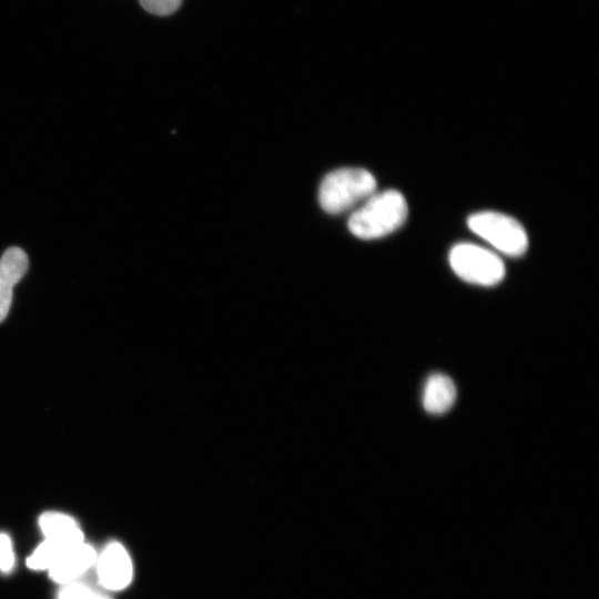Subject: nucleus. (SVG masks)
<instances>
[{"instance_id":"6","label":"nucleus","mask_w":599,"mask_h":599,"mask_svg":"<svg viewBox=\"0 0 599 599\" xmlns=\"http://www.w3.org/2000/svg\"><path fill=\"white\" fill-rule=\"evenodd\" d=\"M29 261L20 247H9L0 258V323L7 317L13 286L28 270Z\"/></svg>"},{"instance_id":"8","label":"nucleus","mask_w":599,"mask_h":599,"mask_svg":"<svg viewBox=\"0 0 599 599\" xmlns=\"http://www.w3.org/2000/svg\"><path fill=\"white\" fill-rule=\"evenodd\" d=\"M97 556V550L83 541L53 565L48 570V575L51 580L60 585L78 580L94 567Z\"/></svg>"},{"instance_id":"12","label":"nucleus","mask_w":599,"mask_h":599,"mask_svg":"<svg viewBox=\"0 0 599 599\" xmlns=\"http://www.w3.org/2000/svg\"><path fill=\"white\" fill-rule=\"evenodd\" d=\"M183 0H139L142 8L149 13L165 17L174 13Z\"/></svg>"},{"instance_id":"5","label":"nucleus","mask_w":599,"mask_h":599,"mask_svg":"<svg viewBox=\"0 0 599 599\" xmlns=\"http://www.w3.org/2000/svg\"><path fill=\"white\" fill-rule=\"evenodd\" d=\"M94 567L99 583L105 590H123L132 581V559L125 547L119 541H110L98 554Z\"/></svg>"},{"instance_id":"1","label":"nucleus","mask_w":599,"mask_h":599,"mask_svg":"<svg viewBox=\"0 0 599 599\" xmlns=\"http://www.w3.org/2000/svg\"><path fill=\"white\" fill-rule=\"evenodd\" d=\"M408 206L396 190L374 193L348 219V229L356 237L374 240L390 234L406 220Z\"/></svg>"},{"instance_id":"10","label":"nucleus","mask_w":599,"mask_h":599,"mask_svg":"<svg viewBox=\"0 0 599 599\" xmlns=\"http://www.w3.org/2000/svg\"><path fill=\"white\" fill-rule=\"evenodd\" d=\"M38 522L44 537L64 535L81 529L72 516L60 511H45L41 514Z\"/></svg>"},{"instance_id":"9","label":"nucleus","mask_w":599,"mask_h":599,"mask_svg":"<svg viewBox=\"0 0 599 599\" xmlns=\"http://www.w3.org/2000/svg\"><path fill=\"white\" fill-rule=\"evenodd\" d=\"M455 399L456 387L450 377L440 373L428 377L423 394V405L427 413L444 414L450 409Z\"/></svg>"},{"instance_id":"2","label":"nucleus","mask_w":599,"mask_h":599,"mask_svg":"<svg viewBox=\"0 0 599 599\" xmlns=\"http://www.w3.org/2000/svg\"><path fill=\"white\" fill-rule=\"evenodd\" d=\"M376 191L374 175L364 169L343 167L329 172L318 189L321 207L329 214H339L363 203Z\"/></svg>"},{"instance_id":"4","label":"nucleus","mask_w":599,"mask_h":599,"mask_svg":"<svg viewBox=\"0 0 599 599\" xmlns=\"http://www.w3.org/2000/svg\"><path fill=\"white\" fill-rule=\"evenodd\" d=\"M449 264L461 280L481 286H493L505 276L502 260L495 253L470 243L455 245Z\"/></svg>"},{"instance_id":"11","label":"nucleus","mask_w":599,"mask_h":599,"mask_svg":"<svg viewBox=\"0 0 599 599\" xmlns=\"http://www.w3.org/2000/svg\"><path fill=\"white\" fill-rule=\"evenodd\" d=\"M57 599H112L105 592L80 579L61 585Z\"/></svg>"},{"instance_id":"3","label":"nucleus","mask_w":599,"mask_h":599,"mask_svg":"<svg viewBox=\"0 0 599 599\" xmlns=\"http://www.w3.org/2000/svg\"><path fill=\"white\" fill-rule=\"evenodd\" d=\"M468 227L499 252L520 256L528 247L522 225L511 216L498 212H479L468 217Z\"/></svg>"},{"instance_id":"13","label":"nucleus","mask_w":599,"mask_h":599,"mask_svg":"<svg viewBox=\"0 0 599 599\" xmlns=\"http://www.w3.org/2000/svg\"><path fill=\"white\" fill-rule=\"evenodd\" d=\"M14 566L12 541L8 534L0 532V571L8 573Z\"/></svg>"},{"instance_id":"7","label":"nucleus","mask_w":599,"mask_h":599,"mask_svg":"<svg viewBox=\"0 0 599 599\" xmlns=\"http://www.w3.org/2000/svg\"><path fill=\"white\" fill-rule=\"evenodd\" d=\"M84 541L82 529L51 537L44 540L28 557L27 566L32 570H49L67 552Z\"/></svg>"}]
</instances>
